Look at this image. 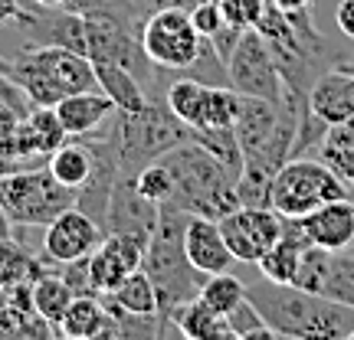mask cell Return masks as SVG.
Returning a JSON list of instances; mask_svg holds the SVG:
<instances>
[{
    "instance_id": "6da1fadb",
    "label": "cell",
    "mask_w": 354,
    "mask_h": 340,
    "mask_svg": "<svg viewBox=\"0 0 354 340\" xmlns=\"http://www.w3.org/2000/svg\"><path fill=\"white\" fill-rule=\"evenodd\" d=\"M246 298L263 314L276 337L299 340H348L354 337V308L325 294H312L295 285H279L259 278L246 285Z\"/></svg>"
},
{
    "instance_id": "7a4b0ae2",
    "label": "cell",
    "mask_w": 354,
    "mask_h": 340,
    "mask_svg": "<svg viewBox=\"0 0 354 340\" xmlns=\"http://www.w3.org/2000/svg\"><path fill=\"white\" fill-rule=\"evenodd\" d=\"M161 161L174 174V197L167 203L180 206L184 213L220 219L240 206L236 174L220 164L210 151H203L201 144L180 141L177 148L161 154Z\"/></svg>"
},
{
    "instance_id": "3957f363",
    "label": "cell",
    "mask_w": 354,
    "mask_h": 340,
    "mask_svg": "<svg viewBox=\"0 0 354 340\" xmlns=\"http://www.w3.org/2000/svg\"><path fill=\"white\" fill-rule=\"evenodd\" d=\"M3 76H10L24 88L33 105H50V108L73 92L99 88L92 59L63 46H24L7 59Z\"/></svg>"
},
{
    "instance_id": "277c9868",
    "label": "cell",
    "mask_w": 354,
    "mask_h": 340,
    "mask_svg": "<svg viewBox=\"0 0 354 340\" xmlns=\"http://www.w3.org/2000/svg\"><path fill=\"white\" fill-rule=\"evenodd\" d=\"M109 134L118 151L122 177H135L145 164H151L165 151L187 141V125L177 121L165 101L151 99L145 112H115L109 118Z\"/></svg>"
},
{
    "instance_id": "5b68a950",
    "label": "cell",
    "mask_w": 354,
    "mask_h": 340,
    "mask_svg": "<svg viewBox=\"0 0 354 340\" xmlns=\"http://www.w3.org/2000/svg\"><path fill=\"white\" fill-rule=\"evenodd\" d=\"M0 203L13 226L46 229L59 213L76 206V190L63 187L46 164L0 174Z\"/></svg>"
},
{
    "instance_id": "8992f818",
    "label": "cell",
    "mask_w": 354,
    "mask_h": 340,
    "mask_svg": "<svg viewBox=\"0 0 354 340\" xmlns=\"http://www.w3.org/2000/svg\"><path fill=\"white\" fill-rule=\"evenodd\" d=\"M351 183L342 180L328 164L312 161V157H289L276 170L269 206L286 219H302L305 213L318 210L322 203L348 200Z\"/></svg>"
},
{
    "instance_id": "52a82bcc",
    "label": "cell",
    "mask_w": 354,
    "mask_h": 340,
    "mask_svg": "<svg viewBox=\"0 0 354 340\" xmlns=\"http://www.w3.org/2000/svg\"><path fill=\"white\" fill-rule=\"evenodd\" d=\"M203 43L207 37L197 33L190 13L180 7H158L141 26V50L154 69L165 72H187L201 59Z\"/></svg>"
},
{
    "instance_id": "ba28073f",
    "label": "cell",
    "mask_w": 354,
    "mask_h": 340,
    "mask_svg": "<svg viewBox=\"0 0 354 340\" xmlns=\"http://www.w3.org/2000/svg\"><path fill=\"white\" fill-rule=\"evenodd\" d=\"M227 86H233L240 95H253L266 101H282L286 86L279 76L276 56L269 50V43L259 37L256 26H246L236 39V46L227 59Z\"/></svg>"
},
{
    "instance_id": "9c48e42d",
    "label": "cell",
    "mask_w": 354,
    "mask_h": 340,
    "mask_svg": "<svg viewBox=\"0 0 354 340\" xmlns=\"http://www.w3.org/2000/svg\"><path fill=\"white\" fill-rule=\"evenodd\" d=\"M216 223L233 259L243 265H256L266 249L282 236V216L272 206H236Z\"/></svg>"
},
{
    "instance_id": "30bf717a",
    "label": "cell",
    "mask_w": 354,
    "mask_h": 340,
    "mask_svg": "<svg viewBox=\"0 0 354 340\" xmlns=\"http://www.w3.org/2000/svg\"><path fill=\"white\" fill-rule=\"evenodd\" d=\"M102 239H105V229H102L92 216L82 213V210L69 206L66 213H59L50 226L43 229V242H39L37 259L43 265L50 262L53 268L59 272V265L92 255Z\"/></svg>"
},
{
    "instance_id": "8fae6325",
    "label": "cell",
    "mask_w": 354,
    "mask_h": 340,
    "mask_svg": "<svg viewBox=\"0 0 354 340\" xmlns=\"http://www.w3.org/2000/svg\"><path fill=\"white\" fill-rule=\"evenodd\" d=\"M148 239L135 232H109L95 246V252L88 255V272H92V291L109 294L125 281L131 272H138L145 265Z\"/></svg>"
},
{
    "instance_id": "7c38bea8",
    "label": "cell",
    "mask_w": 354,
    "mask_h": 340,
    "mask_svg": "<svg viewBox=\"0 0 354 340\" xmlns=\"http://www.w3.org/2000/svg\"><path fill=\"white\" fill-rule=\"evenodd\" d=\"M158 210L161 203L141 197L135 187V177H118L112 190V203H109V216H105V236L109 232H135L151 239L154 226H158Z\"/></svg>"
},
{
    "instance_id": "4fadbf2b",
    "label": "cell",
    "mask_w": 354,
    "mask_h": 340,
    "mask_svg": "<svg viewBox=\"0 0 354 340\" xmlns=\"http://www.w3.org/2000/svg\"><path fill=\"white\" fill-rule=\"evenodd\" d=\"M66 141H69V134H66L56 108H50V105H37L13 128V154L20 161H46Z\"/></svg>"
},
{
    "instance_id": "5bb4252c",
    "label": "cell",
    "mask_w": 354,
    "mask_h": 340,
    "mask_svg": "<svg viewBox=\"0 0 354 340\" xmlns=\"http://www.w3.org/2000/svg\"><path fill=\"white\" fill-rule=\"evenodd\" d=\"M184 252H187V262L201 275H220V272H230L236 265L227 239H223V232H220V223L207 219V216H190L187 219Z\"/></svg>"
},
{
    "instance_id": "9a60e30c",
    "label": "cell",
    "mask_w": 354,
    "mask_h": 340,
    "mask_svg": "<svg viewBox=\"0 0 354 340\" xmlns=\"http://www.w3.org/2000/svg\"><path fill=\"white\" fill-rule=\"evenodd\" d=\"M302 229L312 246H322L328 252H344L354 246V200H331L318 210L305 213Z\"/></svg>"
},
{
    "instance_id": "2e32d148",
    "label": "cell",
    "mask_w": 354,
    "mask_h": 340,
    "mask_svg": "<svg viewBox=\"0 0 354 340\" xmlns=\"http://www.w3.org/2000/svg\"><path fill=\"white\" fill-rule=\"evenodd\" d=\"M53 108H56V114H59V121H63L69 138H88V134H95V131L118 112L115 101L109 99L102 88L73 92V95H66L63 101H56Z\"/></svg>"
},
{
    "instance_id": "e0dca14e",
    "label": "cell",
    "mask_w": 354,
    "mask_h": 340,
    "mask_svg": "<svg viewBox=\"0 0 354 340\" xmlns=\"http://www.w3.org/2000/svg\"><path fill=\"white\" fill-rule=\"evenodd\" d=\"M308 105L328 125L354 114V72H344L338 66L325 69L315 79V86L308 88Z\"/></svg>"
},
{
    "instance_id": "ac0fdd59",
    "label": "cell",
    "mask_w": 354,
    "mask_h": 340,
    "mask_svg": "<svg viewBox=\"0 0 354 340\" xmlns=\"http://www.w3.org/2000/svg\"><path fill=\"white\" fill-rule=\"evenodd\" d=\"M56 334L66 340H95L112 337V314L102 301V294H76L66 314L56 324Z\"/></svg>"
},
{
    "instance_id": "d6986e66",
    "label": "cell",
    "mask_w": 354,
    "mask_h": 340,
    "mask_svg": "<svg viewBox=\"0 0 354 340\" xmlns=\"http://www.w3.org/2000/svg\"><path fill=\"white\" fill-rule=\"evenodd\" d=\"M161 321H171L177 328V334L187 340H236L227 324V317L210 311L201 298H190V301L171 308Z\"/></svg>"
},
{
    "instance_id": "ffe728a7",
    "label": "cell",
    "mask_w": 354,
    "mask_h": 340,
    "mask_svg": "<svg viewBox=\"0 0 354 340\" xmlns=\"http://www.w3.org/2000/svg\"><path fill=\"white\" fill-rule=\"evenodd\" d=\"M92 69H95L99 88L115 101L118 112H145L151 105V99L141 88V79L135 72H128L125 66L112 63V59H92Z\"/></svg>"
},
{
    "instance_id": "44dd1931",
    "label": "cell",
    "mask_w": 354,
    "mask_h": 340,
    "mask_svg": "<svg viewBox=\"0 0 354 340\" xmlns=\"http://www.w3.org/2000/svg\"><path fill=\"white\" fill-rule=\"evenodd\" d=\"M76 298V291L69 288V281H66L56 268H43L33 281H30V301H33V314H39L46 324H59V317L66 314V308L73 304Z\"/></svg>"
},
{
    "instance_id": "7402d4cb",
    "label": "cell",
    "mask_w": 354,
    "mask_h": 340,
    "mask_svg": "<svg viewBox=\"0 0 354 340\" xmlns=\"http://www.w3.org/2000/svg\"><path fill=\"white\" fill-rule=\"evenodd\" d=\"M105 301H112L115 308H122L128 314H138V317H161V301H158V288L154 281L148 278L145 268L131 272V275L118 285L115 291L102 294Z\"/></svg>"
},
{
    "instance_id": "603a6c76",
    "label": "cell",
    "mask_w": 354,
    "mask_h": 340,
    "mask_svg": "<svg viewBox=\"0 0 354 340\" xmlns=\"http://www.w3.org/2000/svg\"><path fill=\"white\" fill-rule=\"evenodd\" d=\"M92 148H88V141L82 138H69L63 148H56V151L46 157V167H50V174L69 190H79L82 183L88 180L92 174Z\"/></svg>"
},
{
    "instance_id": "cb8c5ba5",
    "label": "cell",
    "mask_w": 354,
    "mask_h": 340,
    "mask_svg": "<svg viewBox=\"0 0 354 340\" xmlns=\"http://www.w3.org/2000/svg\"><path fill=\"white\" fill-rule=\"evenodd\" d=\"M207 92H210V82H201V79H194V76H180L167 86L165 105L174 112L177 121H184L187 128H201Z\"/></svg>"
},
{
    "instance_id": "d4e9b609",
    "label": "cell",
    "mask_w": 354,
    "mask_h": 340,
    "mask_svg": "<svg viewBox=\"0 0 354 340\" xmlns=\"http://www.w3.org/2000/svg\"><path fill=\"white\" fill-rule=\"evenodd\" d=\"M43 272V262L37 259L33 249H26L20 239H0V291H10L24 281H33V278Z\"/></svg>"
},
{
    "instance_id": "484cf974",
    "label": "cell",
    "mask_w": 354,
    "mask_h": 340,
    "mask_svg": "<svg viewBox=\"0 0 354 340\" xmlns=\"http://www.w3.org/2000/svg\"><path fill=\"white\" fill-rule=\"evenodd\" d=\"M187 141L201 144L203 151H210L220 164L230 167L233 174L240 177L243 151H240V141H236L233 128H187Z\"/></svg>"
},
{
    "instance_id": "4316f807",
    "label": "cell",
    "mask_w": 354,
    "mask_h": 340,
    "mask_svg": "<svg viewBox=\"0 0 354 340\" xmlns=\"http://www.w3.org/2000/svg\"><path fill=\"white\" fill-rule=\"evenodd\" d=\"M210 311L227 317L236 304L246 298V281L236 278L233 272H220V275H207L201 285V294H197Z\"/></svg>"
},
{
    "instance_id": "83f0119b",
    "label": "cell",
    "mask_w": 354,
    "mask_h": 340,
    "mask_svg": "<svg viewBox=\"0 0 354 340\" xmlns=\"http://www.w3.org/2000/svg\"><path fill=\"white\" fill-rule=\"evenodd\" d=\"M331 255L328 249L322 246H305L302 259H299V272L292 278V285L302 291H312V294H322L325 285H328V275H331Z\"/></svg>"
},
{
    "instance_id": "f1b7e54d",
    "label": "cell",
    "mask_w": 354,
    "mask_h": 340,
    "mask_svg": "<svg viewBox=\"0 0 354 340\" xmlns=\"http://www.w3.org/2000/svg\"><path fill=\"white\" fill-rule=\"evenodd\" d=\"M135 187H138L141 197H148L154 203H167L174 197V174H171V167L158 157L151 164H145L135 174Z\"/></svg>"
},
{
    "instance_id": "f546056e",
    "label": "cell",
    "mask_w": 354,
    "mask_h": 340,
    "mask_svg": "<svg viewBox=\"0 0 354 340\" xmlns=\"http://www.w3.org/2000/svg\"><path fill=\"white\" fill-rule=\"evenodd\" d=\"M322 294L331 298V301L354 308V255L348 252V249L331 255V275H328V285H325Z\"/></svg>"
},
{
    "instance_id": "4dcf8cb0",
    "label": "cell",
    "mask_w": 354,
    "mask_h": 340,
    "mask_svg": "<svg viewBox=\"0 0 354 340\" xmlns=\"http://www.w3.org/2000/svg\"><path fill=\"white\" fill-rule=\"evenodd\" d=\"M227 324L230 330H233V337L236 340H256V337H276L272 334V328L263 321V314L253 308V301L250 298H243L233 311L227 314Z\"/></svg>"
},
{
    "instance_id": "1f68e13d",
    "label": "cell",
    "mask_w": 354,
    "mask_h": 340,
    "mask_svg": "<svg viewBox=\"0 0 354 340\" xmlns=\"http://www.w3.org/2000/svg\"><path fill=\"white\" fill-rule=\"evenodd\" d=\"M190 20H194V26H197V33L207 37V39L216 37V33L230 23L223 7H220V0H201V3L190 10Z\"/></svg>"
},
{
    "instance_id": "d6a6232c",
    "label": "cell",
    "mask_w": 354,
    "mask_h": 340,
    "mask_svg": "<svg viewBox=\"0 0 354 340\" xmlns=\"http://www.w3.org/2000/svg\"><path fill=\"white\" fill-rule=\"evenodd\" d=\"M318 148H354V114H348L342 121L328 125L325 141H322Z\"/></svg>"
},
{
    "instance_id": "836d02e7",
    "label": "cell",
    "mask_w": 354,
    "mask_h": 340,
    "mask_svg": "<svg viewBox=\"0 0 354 340\" xmlns=\"http://www.w3.org/2000/svg\"><path fill=\"white\" fill-rule=\"evenodd\" d=\"M33 10H37L33 0H0V26H7V23L20 26Z\"/></svg>"
},
{
    "instance_id": "e575fe53",
    "label": "cell",
    "mask_w": 354,
    "mask_h": 340,
    "mask_svg": "<svg viewBox=\"0 0 354 340\" xmlns=\"http://www.w3.org/2000/svg\"><path fill=\"white\" fill-rule=\"evenodd\" d=\"M335 26H338L342 37L354 39V0H342L335 7Z\"/></svg>"
},
{
    "instance_id": "d590c367",
    "label": "cell",
    "mask_w": 354,
    "mask_h": 340,
    "mask_svg": "<svg viewBox=\"0 0 354 340\" xmlns=\"http://www.w3.org/2000/svg\"><path fill=\"white\" fill-rule=\"evenodd\" d=\"M269 3L279 7V10H286V13H299V10H312L315 0H269Z\"/></svg>"
},
{
    "instance_id": "8d00e7d4",
    "label": "cell",
    "mask_w": 354,
    "mask_h": 340,
    "mask_svg": "<svg viewBox=\"0 0 354 340\" xmlns=\"http://www.w3.org/2000/svg\"><path fill=\"white\" fill-rule=\"evenodd\" d=\"M197 3H201V0H158V7H180V10H194V7H197Z\"/></svg>"
},
{
    "instance_id": "74e56055",
    "label": "cell",
    "mask_w": 354,
    "mask_h": 340,
    "mask_svg": "<svg viewBox=\"0 0 354 340\" xmlns=\"http://www.w3.org/2000/svg\"><path fill=\"white\" fill-rule=\"evenodd\" d=\"M13 232V223H10V216H7V210H3V203H0V239H7Z\"/></svg>"
},
{
    "instance_id": "f35d334b",
    "label": "cell",
    "mask_w": 354,
    "mask_h": 340,
    "mask_svg": "<svg viewBox=\"0 0 354 340\" xmlns=\"http://www.w3.org/2000/svg\"><path fill=\"white\" fill-rule=\"evenodd\" d=\"M37 7H66L69 0H33Z\"/></svg>"
},
{
    "instance_id": "ab89813d",
    "label": "cell",
    "mask_w": 354,
    "mask_h": 340,
    "mask_svg": "<svg viewBox=\"0 0 354 340\" xmlns=\"http://www.w3.org/2000/svg\"><path fill=\"white\" fill-rule=\"evenodd\" d=\"M154 3H158V0H154Z\"/></svg>"
}]
</instances>
